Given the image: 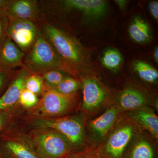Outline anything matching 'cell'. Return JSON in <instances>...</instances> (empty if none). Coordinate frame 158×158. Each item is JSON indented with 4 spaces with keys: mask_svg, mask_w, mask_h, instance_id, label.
<instances>
[{
    "mask_svg": "<svg viewBox=\"0 0 158 158\" xmlns=\"http://www.w3.org/2000/svg\"><path fill=\"white\" fill-rule=\"evenodd\" d=\"M134 133L135 130L131 125L119 127L96 151V155L99 158H123L125 150Z\"/></svg>",
    "mask_w": 158,
    "mask_h": 158,
    "instance_id": "7",
    "label": "cell"
},
{
    "mask_svg": "<svg viewBox=\"0 0 158 158\" xmlns=\"http://www.w3.org/2000/svg\"><path fill=\"white\" fill-rule=\"evenodd\" d=\"M132 39L138 43L147 42L151 38L149 26L143 20L136 17L133 20L129 28Z\"/></svg>",
    "mask_w": 158,
    "mask_h": 158,
    "instance_id": "17",
    "label": "cell"
},
{
    "mask_svg": "<svg viewBox=\"0 0 158 158\" xmlns=\"http://www.w3.org/2000/svg\"><path fill=\"white\" fill-rule=\"evenodd\" d=\"M67 8L81 11L90 17L103 15L106 10V2L102 0H66L63 2Z\"/></svg>",
    "mask_w": 158,
    "mask_h": 158,
    "instance_id": "13",
    "label": "cell"
},
{
    "mask_svg": "<svg viewBox=\"0 0 158 158\" xmlns=\"http://www.w3.org/2000/svg\"><path fill=\"white\" fill-rule=\"evenodd\" d=\"M0 158H5L4 157V156H3V155L2 154L1 151H0Z\"/></svg>",
    "mask_w": 158,
    "mask_h": 158,
    "instance_id": "34",
    "label": "cell"
},
{
    "mask_svg": "<svg viewBox=\"0 0 158 158\" xmlns=\"http://www.w3.org/2000/svg\"><path fill=\"white\" fill-rule=\"evenodd\" d=\"M10 70L0 69V97L2 96L9 85Z\"/></svg>",
    "mask_w": 158,
    "mask_h": 158,
    "instance_id": "26",
    "label": "cell"
},
{
    "mask_svg": "<svg viewBox=\"0 0 158 158\" xmlns=\"http://www.w3.org/2000/svg\"><path fill=\"white\" fill-rule=\"evenodd\" d=\"M151 13L156 19H158V2L157 1L151 2L149 5Z\"/></svg>",
    "mask_w": 158,
    "mask_h": 158,
    "instance_id": "29",
    "label": "cell"
},
{
    "mask_svg": "<svg viewBox=\"0 0 158 158\" xmlns=\"http://www.w3.org/2000/svg\"><path fill=\"white\" fill-rule=\"evenodd\" d=\"M83 97L81 109L92 111L98 109L104 102V90L94 80L85 79L83 81Z\"/></svg>",
    "mask_w": 158,
    "mask_h": 158,
    "instance_id": "11",
    "label": "cell"
},
{
    "mask_svg": "<svg viewBox=\"0 0 158 158\" xmlns=\"http://www.w3.org/2000/svg\"><path fill=\"white\" fill-rule=\"evenodd\" d=\"M121 54L114 49H109L104 52L101 57L103 65L110 70L116 71L122 62Z\"/></svg>",
    "mask_w": 158,
    "mask_h": 158,
    "instance_id": "21",
    "label": "cell"
},
{
    "mask_svg": "<svg viewBox=\"0 0 158 158\" xmlns=\"http://www.w3.org/2000/svg\"><path fill=\"white\" fill-rule=\"evenodd\" d=\"M154 158V150L151 144L146 140H141L134 144L126 158Z\"/></svg>",
    "mask_w": 158,
    "mask_h": 158,
    "instance_id": "19",
    "label": "cell"
},
{
    "mask_svg": "<svg viewBox=\"0 0 158 158\" xmlns=\"http://www.w3.org/2000/svg\"><path fill=\"white\" fill-rule=\"evenodd\" d=\"M25 111L19 105L10 110L0 111V132L20 120Z\"/></svg>",
    "mask_w": 158,
    "mask_h": 158,
    "instance_id": "18",
    "label": "cell"
},
{
    "mask_svg": "<svg viewBox=\"0 0 158 158\" xmlns=\"http://www.w3.org/2000/svg\"><path fill=\"white\" fill-rule=\"evenodd\" d=\"M65 158H99L96 153L90 152L89 151H75L69 154Z\"/></svg>",
    "mask_w": 158,
    "mask_h": 158,
    "instance_id": "27",
    "label": "cell"
},
{
    "mask_svg": "<svg viewBox=\"0 0 158 158\" xmlns=\"http://www.w3.org/2000/svg\"><path fill=\"white\" fill-rule=\"evenodd\" d=\"M146 102L143 94L132 88H128L123 90L118 99L120 108L128 111H134L144 107Z\"/></svg>",
    "mask_w": 158,
    "mask_h": 158,
    "instance_id": "16",
    "label": "cell"
},
{
    "mask_svg": "<svg viewBox=\"0 0 158 158\" xmlns=\"http://www.w3.org/2000/svg\"><path fill=\"white\" fill-rule=\"evenodd\" d=\"M81 85V83L76 79L65 77L57 86L50 89L64 94H72L77 93Z\"/></svg>",
    "mask_w": 158,
    "mask_h": 158,
    "instance_id": "22",
    "label": "cell"
},
{
    "mask_svg": "<svg viewBox=\"0 0 158 158\" xmlns=\"http://www.w3.org/2000/svg\"><path fill=\"white\" fill-rule=\"evenodd\" d=\"M118 114V109L113 107L92 120L90 123V128L94 134L99 138L104 137L113 126Z\"/></svg>",
    "mask_w": 158,
    "mask_h": 158,
    "instance_id": "14",
    "label": "cell"
},
{
    "mask_svg": "<svg viewBox=\"0 0 158 158\" xmlns=\"http://www.w3.org/2000/svg\"><path fill=\"white\" fill-rule=\"evenodd\" d=\"M39 99L37 95L24 88L20 95L18 104L23 110L27 111L35 107Z\"/></svg>",
    "mask_w": 158,
    "mask_h": 158,
    "instance_id": "25",
    "label": "cell"
},
{
    "mask_svg": "<svg viewBox=\"0 0 158 158\" xmlns=\"http://www.w3.org/2000/svg\"><path fill=\"white\" fill-rule=\"evenodd\" d=\"M0 151L5 158H41L21 119L0 132Z\"/></svg>",
    "mask_w": 158,
    "mask_h": 158,
    "instance_id": "2",
    "label": "cell"
},
{
    "mask_svg": "<svg viewBox=\"0 0 158 158\" xmlns=\"http://www.w3.org/2000/svg\"><path fill=\"white\" fill-rule=\"evenodd\" d=\"M9 20L4 16L0 19V45L7 37V29Z\"/></svg>",
    "mask_w": 158,
    "mask_h": 158,
    "instance_id": "28",
    "label": "cell"
},
{
    "mask_svg": "<svg viewBox=\"0 0 158 158\" xmlns=\"http://www.w3.org/2000/svg\"><path fill=\"white\" fill-rule=\"evenodd\" d=\"M5 16L9 20L15 19L31 20L38 15L37 2L31 0L10 1L5 8Z\"/></svg>",
    "mask_w": 158,
    "mask_h": 158,
    "instance_id": "10",
    "label": "cell"
},
{
    "mask_svg": "<svg viewBox=\"0 0 158 158\" xmlns=\"http://www.w3.org/2000/svg\"><path fill=\"white\" fill-rule=\"evenodd\" d=\"M134 68L141 78L148 83L157 81L158 73L155 69L143 61H138L134 64Z\"/></svg>",
    "mask_w": 158,
    "mask_h": 158,
    "instance_id": "20",
    "label": "cell"
},
{
    "mask_svg": "<svg viewBox=\"0 0 158 158\" xmlns=\"http://www.w3.org/2000/svg\"><path fill=\"white\" fill-rule=\"evenodd\" d=\"M24 88L37 96H41L44 89L42 77L37 74H29L25 82Z\"/></svg>",
    "mask_w": 158,
    "mask_h": 158,
    "instance_id": "23",
    "label": "cell"
},
{
    "mask_svg": "<svg viewBox=\"0 0 158 158\" xmlns=\"http://www.w3.org/2000/svg\"><path fill=\"white\" fill-rule=\"evenodd\" d=\"M28 72L23 70L18 73L0 97V111L10 110L19 106L20 94L24 88L25 82Z\"/></svg>",
    "mask_w": 158,
    "mask_h": 158,
    "instance_id": "9",
    "label": "cell"
},
{
    "mask_svg": "<svg viewBox=\"0 0 158 158\" xmlns=\"http://www.w3.org/2000/svg\"><path fill=\"white\" fill-rule=\"evenodd\" d=\"M29 127L45 128L57 131L67 139L73 151L81 147L85 140L83 118L79 115H68L56 118L21 119Z\"/></svg>",
    "mask_w": 158,
    "mask_h": 158,
    "instance_id": "3",
    "label": "cell"
},
{
    "mask_svg": "<svg viewBox=\"0 0 158 158\" xmlns=\"http://www.w3.org/2000/svg\"><path fill=\"white\" fill-rule=\"evenodd\" d=\"M27 65L35 72L44 73L61 67V57L47 38L39 32L25 59Z\"/></svg>",
    "mask_w": 158,
    "mask_h": 158,
    "instance_id": "5",
    "label": "cell"
},
{
    "mask_svg": "<svg viewBox=\"0 0 158 158\" xmlns=\"http://www.w3.org/2000/svg\"><path fill=\"white\" fill-rule=\"evenodd\" d=\"M9 2L8 0H0V10H5Z\"/></svg>",
    "mask_w": 158,
    "mask_h": 158,
    "instance_id": "30",
    "label": "cell"
},
{
    "mask_svg": "<svg viewBox=\"0 0 158 158\" xmlns=\"http://www.w3.org/2000/svg\"><path fill=\"white\" fill-rule=\"evenodd\" d=\"M77 94H64L53 89L44 88L38 104L25 111L22 119L56 118L68 116L77 108Z\"/></svg>",
    "mask_w": 158,
    "mask_h": 158,
    "instance_id": "1",
    "label": "cell"
},
{
    "mask_svg": "<svg viewBox=\"0 0 158 158\" xmlns=\"http://www.w3.org/2000/svg\"><path fill=\"white\" fill-rule=\"evenodd\" d=\"M41 77L43 79L44 89L54 88L66 76L63 72L56 69L45 72Z\"/></svg>",
    "mask_w": 158,
    "mask_h": 158,
    "instance_id": "24",
    "label": "cell"
},
{
    "mask_svg": "<svg viewBox=\"0 0 158 158\" xmlns=\"http://www.w3.org/2000/svg\"><path fill=\"white\" fill-rule=\"evenodd\" d=\"M24 56L22 51L7 37L0 45V69L10 70L19 66Z\"/></svg>",
    "mask_w": 158,
    "mask_h": 158,
    "instance_id": "12",
    "label": "cell"
},
{
    "mask_svg": "<svg viewBox=\"0 0 158 158\" xmlns=\"http://www.w3.org/2000/svg\"><path fill=\"white\" fill-rule=\"evenodd\" d=\"M134 111L133 113L134 119L149 132L154 138L157 139L158 118L155 113L144 106Z\"/></svg>",
    "mask_w": 158,
    "mask_h": 158,
    "instance_id": "15",
    "label": "cell"
},
{
    "mask_svg": "<svg viewBox=\"0 0 158 158\" xmlns=\"http://www.w3.org/2000/svg\"><path fill=\"white\" fill-rule=\"evenodd\" d=\"M154 57L156 61L158 62V48L157 47L156 48L154 52Z\"/></svg>",
    "mask_w": 158,
    "mask_h": 158,
    "instance_id": "32",
    "label": "cell"
},
{
    "mask_svg": "<svg viewBox=\"0 0 158 158\" xmlns=\"http://www.w3.org/2000/svg\"><path fill=\"white\" fill-rule=\"evenodd\" d=\"M5 16V11L4 10H0V19Z\"/></svg>",
    "mask_w": 158,
    "mask_h": 158,
    "instance_id": "33",
    "label": "cell"
},
{
    "mask_svg": "<svg viewBox=\"0 0 158 158\" xmlns=\"http://www.w3.org/2000/svg\"><path fill=\"white\" fill-rule=\"evenodd\" d=\"M45 37L52 44L60 56L74 64L81 62L82 49L75 40L53 26L44 27Z\"/></svg>",
    "mask_w": 158,
    "mask_h": 158,
    "instance_id": "6",
    "label": "cell"
},
{
    "mask_svg": "<svg viewBox=\"0 0 158 158\" xmlns=\"http://www.w3.org/2000/svg\"><path fill=\"white\" fill-rule=\"evenodd\" d=\"M115 2L121 9H123L124 8L127 3L126 1H123V0H118V1H115Z\"/></svg>",
    "mask_w": 158,
    "mask_h": 158,
    "instance_id": "31",
    "label": "cell"
},
{
    "mask_svg": "<svg viewBox=\"0 0 158 158\" xmlns=\"http://www.w3.org/2000/svg\"><path fill=\"white\" fill-rule=\"evenodd\" d=\"M25 126L29 137L41 158H65L73 152L67 139L57 131Z\"/></svg>",
    "mask_w": 158,
    "mask_h": 158,
    "instance_id": "4",
    "label": "cell"
},
{
    "mask_svg": "<svg viewBox=\"0 0 158 158\" xmlns=\"http://www.w3.org/2000/svg\"><path fill=\"white\" fill-rule=\"evenodd\" d=\"M37 34L36 26L32 21L22 19L9 20L7 37L21 50L31 47L36 39Z\"/></svg>",
    "mask_w": 158,
    "mask_h": 158,
    "instance_id": "8",
    "label": "cell"
}]
</instances>
